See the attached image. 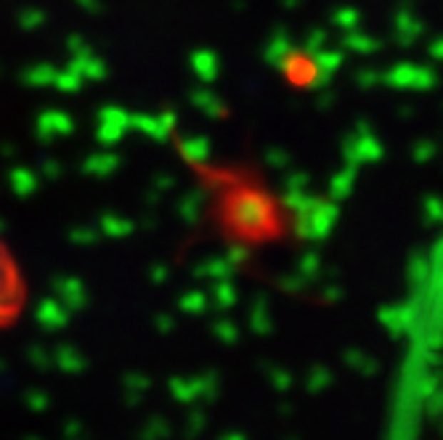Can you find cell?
<instances>
[{"instance_id":"6da1fadb","label":"cell","mask_w":443,"mask_h":440,"mask_svg":"<svg viewBox=\"0 0 443 440\" xmlns=\"http://www.w3.org/2000/svg\"><path fill=\"white\" fill-rule=\"evenodd\" d=\"M32 305V281L19 252L0 234V337L27 319Z\"/></svg>"}]
</instances>
